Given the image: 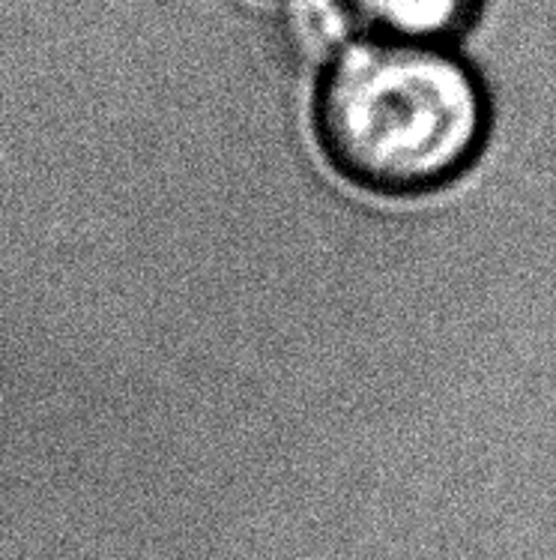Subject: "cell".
I'll list each match as a JSON object with an SVG mask.
<instances>
[{"instance_id": "3957f363", "label": "cell", "mask_w": 556, "mask_h": 560, "mask_svg": "<svg viewBox=\"0 0 556 560\" xmlns=\"http://www.w3.org/2000/svg\"><path fill=\"white\" fill-rule=\"evenodd\" d=\"M353 7L368 34L449 46L473 24L482 0H353Z\"/></svg>"}, {"instance_id": "6da1fadb", "label": "cell", "mask_w": 556, "mask_h": 560, "mask_svg": "<svg viewBox=\"0 0 556 560\" xmlns=\"http://www.w3.org/2000/svg\"><path fill=\"white\" fill-rule=\"evenodd\" d=\"M488 93L446 43L363 36L320 72L315 136L332 168L392 198L437 192L488 141Z\"/></svg>"}, {"instance_id": "7a4b0ae2", "label": "cell", "mask_w": 556, "mask_h": 560, "mask_svg": "<svg viewBox=\"0 0 556 560\" xmlns=\"http://www.w3.org/2000/svg\"><path fill=\"white\" fill-rule=\"evenodd\" d=\"M363 36L353 0H282L273 15L275 48L296 69L323 72Z\"/></svg>"}]
</instances>
